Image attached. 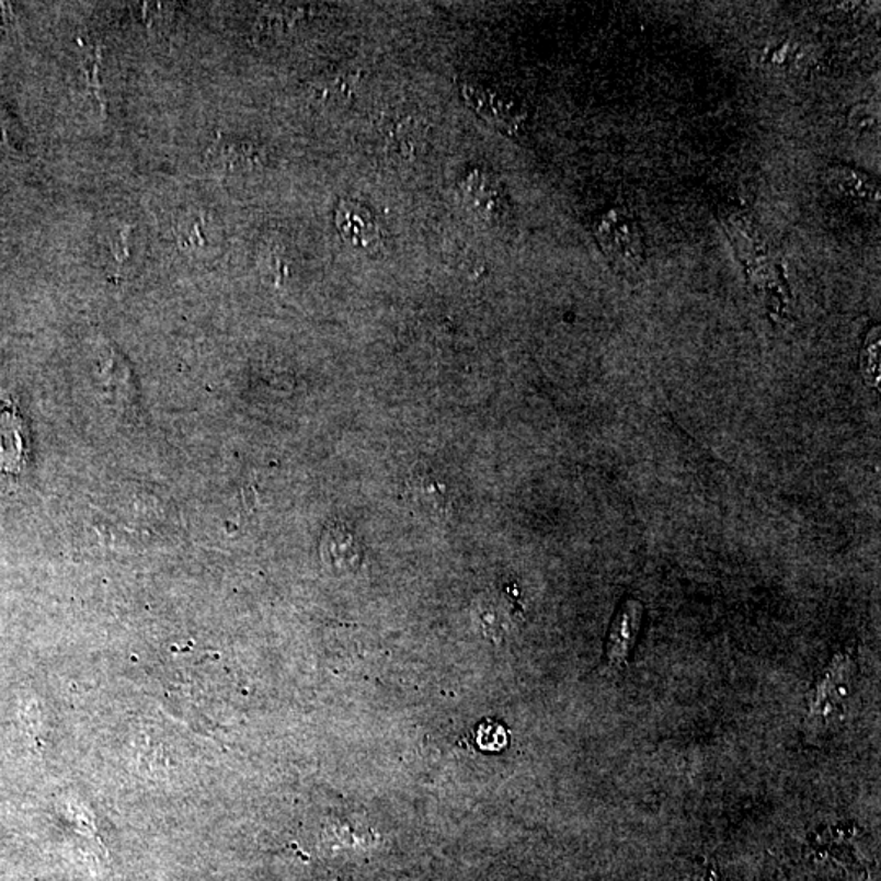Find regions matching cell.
Returning <instances> with one entry per match:
<instances>
[{
	"mask_svg": "<svg viewBox=\"0 0 881 881\" xmlns=\"http://www.w3.org/2000/svg\"><path fill=\"white\" fill-rule=\"evenodd\" d=\"M464 195L482 218L496 220L505 218L508 213L502 186L487 173L476 172L469 175L464 185Z\"/></svg>",
	"mask_w": 881,
	"mask_h": 881,
	"instance_id": "7",
	"label": "cell"
},
{
	"mask_svg": "<svg viewBox=\"0 0 881 881\" xmlns=\"http://www.w3.org/2000/svg\"><path fill=\"white\" fill-rule=\"evenodd\" d=\"M464 100L467 105L505 135L517 136L526 122L527 113L524 106L513 96L483 83H466L462 87Z\"/></svg>",
	"mask_w": 881,
	"mask_h": 881,
	"instance_id": "3",
	"label": "cell"
},
{
	"mask_svg": "<svg viewBox=\"0 0 881 881\" xmlns=\"http://www.w3.org/2000/svg\"><path fill=\"white\" fill-rule=\"evenodd\" d=\"M643 604L640 600L627 599L617 610L607 636L606 655L610 666L620 670L630 659L642 629Z\"/></svg>",
	"mask_w": 881,
	"mask_h": 881,
	"instance_id": "4",
	"label": "cell"
},
{
	"mask_svg": "<svg viewBox=\"0 0 881 881\" xmlns=\"http://www.w3.org/2000/svg\"><path fill=\"white\" fill-rule=\"evenodd\" d=\"M25 464L22 420L16 412H0V469L19 473Z\"/></svg>",
	"mask_w": 881,
	"mask_h": 881,
	"instance_id": "9",
	"label": "cell"
},
{
	"mask_svg": "<svg viewBox=\"0 0 881 881\" xmlns=\"http://www.w3.org/2000/svg\"><path fill=\"white\" fill-rule=\"evenodd\" d=\"M850 116H857V118H859L860 116V119H850L853 126L859 128L860 131H863V129H866V126H869V128H873V125H876V118H873L872 110L867 108L866 105L857 106V108H854L853 113H850Z\"/></svg>",
	"mask_w": 881,
	"mask_h": 881,
	"instance_id": "12",
	"label": "cell"
},
{
	"mask_svg": "<svg viewBox=\"0 0 881 881\" xmlns=\"http://www.w3.org/2000/svg\"><path fill=\"white\" fill-rule=\"evenodd\" d=\"M854 671V663L850 656L837 655L831 666L827 667L821 683L814 689L813 700H811V720H824L827 713L833 712L836 700L843 696L844 686L849 680Z\"/></svg>",
	"mask_w": 881,
	"mask_h": 881,
	"instance_id": "6",
	"label": "cell"
},
{
	"mask_svg": "<svg viewBox=\"0 0 881 881\" xmlns=\"http://www.w3.org/2000/svg\"><path fill=\"white\" fill-rule=\"evenodd\" d=\"M335 224L346 242L358 249H373L379 243V227L365 206L343 202L336 209Z\"/></svg>",
	"mask_w": 881,
	"mask_h": 881,
	"instance_id": "5",
	"label": "cell"
},
{
	"mask_svg": "<svg viewBox=\"0 0 881 881\" xmlns=\"http://www.w3.org/2000/svg\"><path fill=\"white\" fill-rule=\"evenodd\" d=\"M12 10L5 3H0V25H9L12 22Z\"/></svg>",
	"mask_w": 881,
	"mask_h": 881,
	"instance_id": "13",
	"label": "cell"
},
{
	"mask_svg": "<svg viewBox=\"0 0 881 881\" xmlns=\"http://www.w3.org/2000/svg\"><path fill=\"white\" fill-rule=\"evenodd\" d=\"M596 239L613 265L637 270L645 260V243L636 219L627 213L613 209L596 224Z\"/></svg>",
	"mask_w": 881,
	"mask_h": 881,
	"instance_id": "2",
	"label": "cell"
},
{
	"mask_svg": "<svg viewBox=\"0 0 881 881\" xmlns=\"http://www.w3.org/2000/svg\"><path fill=\"white\" fill-rule=\"evenodd\" d=\"M202 227V216H183L176 224L175 229L180 245L185 247V249H195V247L203 245L205 239H203Z\"/></svg>",
	"mask_w": 881,
	"mask_h": 881,
	"instance_id": "11",
	"label": "cell"
},
{
	"mask_svg": "<svg viewBox=\"0 0 881 881\" xmlns=\"http://www.w3.org/2000/svg\"><path fill=\"white\" fill-rule=\"evenodd\" d=\"M860 367H862L863 377L869 384H879L880 377V330L869 333L866 343H863V352L860 355Z\"/></svg>",
	"mask_w": 881,
	"mask_h": 881,
	"instance_id": "10",
	"label": "cell"
},
{
	"mask_svg": "<svg viewBox=\"0 0 881 881\" xmlns=\"http://www.w3.org/2000/svg\"><path fill=\"white\" fill-rule=\"evenodd\" d=\"M826 183L834 195L850 202L879 205L880 186L877 180L849 167H833L827 170Z\"/></svg>",
	"mask_w": 881,
	"mask_h": 881,
	"instance_id": "8",
	"label": "cell"
},
{
	"mask_svg": "<svg viewBox=\"0 0 881 881\" xmlns=\"http://www.w3.org/2000/svg\"><path fill=\"white\" fill-rule=\"evenodd\" d=\"M730 239H733L737 259L746 272V279L760 302L773 313L783 312L789 299L786 282L780 278L766 240L760 239L759 230L753 229L744 218H729L726 222Z\"/></svg>",
	"mask_w": 881,
	"mask_h": 881,
	"instance_id": "1",
	"label": "cell"
}]
</instances>
